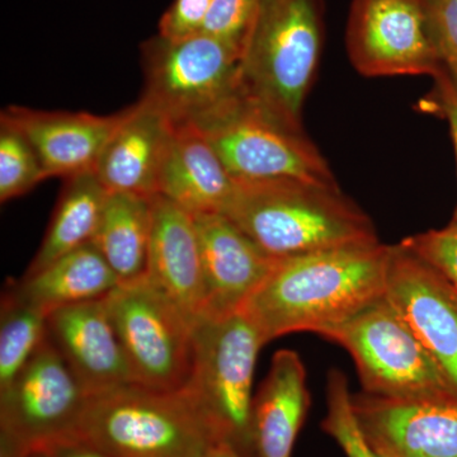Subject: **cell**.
<instances>
[{"label": "cell", "mask_w": 457, "mask_h": 457, "mask_svg": "<svg viewBox=\"0 0 457 457\" xmlns=\"http://www.w3.org/2000/svg\"><path fill=\"white\" fill-rule=\"evenodd\" d=\"M204 457H245L228 442H219Z\"/></svg>", "instance_id": "cell-33"}, {"label": "cell", "mask_w": 457, "mask_h": 457, "mask_svg": "<svg viewBox=\"0 0 457 457\" xmlns=\"http://www.w3.org/2000/svg\"><path fill=\"white\" fill-rule=\"evenodd\" d=\"M385 296L457 394V291L407 246L392 245Z\"/></svg>", "instance_id": "cell-12"}, {"label": "cell", "mask_w": 457, "mask_h": 457, "mask_svg": "<svg viewBox=\"0 0 457 457\" xmlns=\"http://www.w3.org/2000/svg\"><path fill=\"white\" fill-rule=\"evenodd\" d=\"M29 457H45V456L42 455V453H33Z\"/></svg>", "instance_id": "cell-34"}, {"label": "cell", "mask_w": 457, "mask_h": 457, "mask_svg": "<svg viewBox=\"0 0 457 457\" xmlns=\"http://www.w3.org/2000/svg\"><path fill=\"white\" fill-rule=\"evenodd\" d=\"M311 405L306 371L299 354H273L269 374L253 399L254 457H291Z\"/></svg>", "instance_id": "cell-20"}, {"label": "cell", "mask_w": 457, "mask_h": 457, "mask_svg": "<svg viewBox=\"0 0 457 457\" xmlns=\"http://www.w3.org/2000/svg\"><path fill=\"white\" fill-rule=\"evenodd\" d=\"M203 261V318L242 312L269 275L276 258L262 251L224 213L194 215Z\"/></svg>", "instance_id": "cell-14"}, {"label": "cell", "mask_w": 457, "mask_h": 457, "mask_svg": "<svg viewBox=\"0 0 457 457\" xmlns=\"http://www.w3.org/2000/svg\"><path fill=\"white\" fill-rule=\"evenodd\" d=\"M73 436L113 457H204L225 442L187 390L135 383L90 395Z\"/></svg>", "instance_id": "cell-3"}, {"label": "cell", "mask_w": 457, "mask_h": 457, "mask_svg": "<svg viewBox=\"0 0 457 457\" xmlns=\"http://www.w3.org/2000/svg\"><path fill=\"white\" fill-rule=\"evenodd\" d=\"M366 437L384 457H457V394L352 395Z\"/></svg>", "instance_id": "cell-13"}, {"label": "cell", "mask_w": 457, "mask_h": 457, "mask_svg": "<svg viewBox=\"0 0 457 457\" xmlns=\"http://www.w3.org/2000/svg\"><path fill=\"white\" fill-rule=\"evenodd\" d=\"M327 416L321 428L339 445L347 457H384L372 446L354 413L345 376L333 370L328 378Z\"/></svg>", "instance_id": "cell-26"}, {"label": "cell", "mask_w": 457, "mask_h": 457, "mask_svg": "<svg viewBox=\"0 0 457 457\" xmlns=\"http://www.w3.org/2000/svg\"><path fill=\"white\" fill-rule=\"evenodd\" d=\"M89 396L46 337L0 390V457H29L47 442L73 435Z\"/></svg>", "instance_id": "cell-10"}, {"label": "cell", "mask_w": 457, "mask_h": 457, "mask_svg": "<svg viewBox=\"0 0 457 457\" xmlns=\"http://www.w3.org/2000/svg\"><path fill=\"white\" fill-rule=\"evenodd\" d=\"M13 285L27 302L49 315L65 306L104 299L120 281L98 249L88 243Z\"/></svg>", "instance_id": "cell-21"}, {"label": "cell", "mask_w": 457, "mask_h": 457, "mask_svg": "<svg viewBox=\"0 0 457 457\" xmlns=\"http://www.w3.org/2000/svg\"><path fill=\"white\" fill-rule=\"evenodd\" d=\"M392 245L372 242L276 260L242 312L264 345L323 332L384 296Z\"/></svg>", "instance_id": "cell-1"}, {"label": "cell", "mask_w": 457, "mask_h": 457, "mask_svg": "<svg viewBox=\"0 0 457 457\" xmlns=\"http://www.w3.org/2000/svg\"><path fill=\"white\" fill-rule=\"evenodd\" d=\"M47 338L89 395L134 383L106 297L51 312Z\"/></svg>", "instance_id": "cell-15"}, {"label": "cell", "mask_w": 457, "mask_h": 457, "mask_svg": "<svg viewBox=\"0 0 457 457\" xmlns=\"http://www.w3.org/2000/svg\"><path fill=\"white\" fill-rule=\"evenodd\" d=\"M47 337V315L8 284L0 311V390L5 389Z\"/></svg>", "instance_id": "cell-24"}, {"label": "cell", "mask_w": 457, "mask_h": 457, "mask_svg": "<svg viewBox=\"0 0 457 457\" xmlns=\"http://www.w3.org/2000/svg\"><path fill=\"white\" fill-rule=\"evenodd\" d=\"M319 336L351 354L365 393L417 398L451 392L441 370L386 296Z\"/></svg>", "instance_id": "cell-7"}, {"label": "cell", "mask_w": 457, "mask_h": 457, "mask_svg": "<svg viewBox=\"0 0 457 457\" xmlns=\"http://www.w3.org/2000/svg\"><path fill=\"white\" fill-rule=\"evenodd\" d=\"M108 194L96 171L66 179L49 228L26 275H33L57 258L92 243Z\"/></svg>", "instance_id": "cell-23"}, {"label": "cell", "mask_w": 457, "mask_h": 457, "mask_svg": "<svg viewBox=\"0 0 457 457\" xmlns=\"http://www.w3.org/2000/svg\"><path fill=\"white\" fill-rule=\"evenodd\" d=\"M143 99L174 123L192 122L242 90L243 56L206 33L143 45Z\"/></svg>", "instance_id": "cell-9"}, {"label": "cell", "mask_w": 457, "mask_h": 457, "mask_svg": "<svg viewBox=\"0 0 457 457\" xmlns=\"http://www.w3.org/2000/svg\"><path fill=\"white\" fill-rule=\"evenodd\" d=\"M234 179H293L338 187L317 146L243 89L191 122Z\"/></svg>", "instance_id": "cell-6"}, {"label": "cell", "mask_w": 457, "mask_h": 457, "mask_svg": "<svg viewBox=\"0 0 457 457\" xmlns=\"http://www.w3.org/2000/svg\"><path fill=\"white\" fill-rule=\"evenodd\" d=\"M261 7L262 0H212L203 33L224 42L245 57Z\"/></svg>", "instance_id": "cell-27"}, {"label": "cell", "mask_w": 457, "mask_h": 457, "mask_svg": "<svg viewBox=\"0 0 457 457\" xmlns=\"http://www.w3.org/2000/svg\"><path fill=\"white\" fill-rule=\"evenodd\" d=\"M420 4L432 47L457 88V0H420Z\"/></svg>", "instance_id": "cell-28"}, {"label": "cell", "mask_w": 457, "mask_h": 457, "mask_svg": "<svg viewBox=\"0 0 457 457\" xmlns=\"http://www.w3.org/2000/svg\"><path fill=\"white\" fill-rule=\"evenodd\" d=\"M45 179L35 147L12 123L0 119V201L23 196Z\"/></svg>", "instance_id": "cell-25"}, {"label": "cell", "mask_w": 457, "mask_h": 457, "mask_svg": "<svg viewBox=\"0 0 457 457\" xmlns=\"http://www.w3.org/2000/svg\"><path fill=\"white\" fill-rule=\"evenodd\" d=\"M323 41V0H262L243 57V92L286 125L303 131V104Z\"/></svg>", "instance_id": "cell-4"}, {"label": "cell", "mask_w": 457, "mask_h": 457, "mask_svg": "<svg viewBox=\"0 0 457 457\" xmlns=\"http://www.w3.org/2000/svg\"><path fill=\"white\" fill-rule=\"evenodd\" d=\"M351 64L363 77L444 71L432 47L420 0H353L345 29Z\"/></svg>", "instance_id": "cell-11"}, {"label": "cell", "mask_w": 457, "mask_h": 457, "mask_svg": "<svg viewBox=\"0 0 457 457\" xmlns=\"http://www.w3.org/2000/svg\"><path fill=\"white\" fill-rule=\"evenodd\" d=\"M212 0H174L159 21L158 36L170 41L185 40L203 32Z\"/></svg>", "instance_id": "cell-30"}, {"label": "cell", "mask_w": 457, "mask_h": 457, "mask_svg": "<svg viewBox=\"0 0 457 457\" xmlns=\"http://www.w3.org/2000/svg\"><path fill=\"white\" fill-rule=\"evenodd\" d=\"M222 213L276 260L378 240L339 187L302 179H236Z\"/></svg>", "instance_id": "cell-2"}, {"label": "cell", "mask_w": 457, "mask_h": 457, "mask_svg": "<svg viewBox=\"0 0 457 457\" xmlns=\"http://www.w3.org/2000/svg\"><path fill=\"white\" fill-rule=\"evenodd\" d=\"M36 453H40L45 457H113L106 451L73 435L47 442Z\"/></svg>", "instance_id": "cell-32"}, {"label": "cell", "mask_w": 457, "mask_h": 457, "mask_svg": "<svg viewBox=\"0 0 457 457\" xmlns=\"http://www.w3.org/2000/svg\"><path fill=\"white\" fill-rule=\"evenodd\" d=\"M402 245L437 270L457 291V224L403 240Z\"/></svg>", "instance_id": "cell-29"}, {"label": "cell", "mask_w": 457, "mask_h": 457, "mask_svg": "<svg viewBox=\"0 0 457 457\" xmlns=\"http://www.w3.org/2000/svg\"><path fill=\"white\" fill-rule=\"evenodd\" d=\"M106 303L134 383L159 392L185 389L196 323L146 278L120 284Z\"/></svg>", "instance_id": "cell-8"}, {"label": "cell", "mask_w": 457, "mask_h": 457, "mask_svg": "<svg viewBox=\"0 0 457 457\" xmlns=\"http://www.w3.org/2000/svg\"><path fill=\"white\" fill-rule=\"evenodd\" d=\"M122 112L98 116L87 112H50L11 106L0 119L17 128L35 147L47 179L96 171Z\"/></svg>", "instance_id": "cell-16"}, {"label": "cell", "mask_w": 457, "mask_h": 457, "mask_svg": "<svg viewBox=\"0 0 457 457\" xmlns=\"http://www.w3.org/2000/svg\"><path fill=\"white\" fill-rule=\"evenodd\" d=\"M152 228V198L108 194L92 245L120 284L145 278Z\"/></svg>", "instance_id": "cell-22"}, {"label": "cell", "mask_w": 457, "mask_h": 457, "mask_svg": "<svg viewBox=\"0 0 457 457\" xmlns=\"http://www.w3.org/2000/svg\"><path fill=\"white\" fill-rule=\"evenodd\" d=\"M153 228L145 278L194 323L204 312L203 261L196 222L162 196L152 198Z\"/></svg>", "instance_id": "cell-18"}, {"label": "cell", "mask_w": 457, "mask_h": 457, "mask_svg": "<svg viewBox=\"0 0 457 457\" xmlns=\"http://www.w3.org/2000/svg\"><path fill=\"white\" fill-rule=\"evenodd\" d=\"M263 345L245 312L203 318L195 326L194 361L185 389L222 441L245 457H254L252 386Z\"/></svg>", "instance_id": "cell-5"}, {"label": "cell", "mask_w": 457, "mask_h": 457, "mask_svg": "<svg viewBox=\"0 0 457 457\" xmlns=\"http://www.w3.org/2000/svg\"><path fill=\"white\" fill-rule=\"evenodd\" d=\"M236 179L191 122L176 123L165 155L158 195L192 215L224 212Z\"/></svg>", "instance_id": "cell-19"}, {"label": "cell", "mask_w": 457, "mask_h": 457, "mask_svg": "<svg viewBox=\"0 0 457 457\" xmlns=\"http://www.w3.org/2000/svg\"><path fill=\"white\" fill-rule=\"evenodd\" d=\"M435 93H433L431 104L435 106V110L441 112L449 122L457 162V88L445 71L435 78ZM453 222L457 224V207Z\"/></svg>", "instance_id": "cell-31"}, {"label": "cell", "mask_w": 457, "mask_h": 457, "mask_svg": "<svg viewBox=\"0 0 457 457\" xmlns=\"http://www.w3.org/2000/svg\"><path fill=\"white\" fill-rule=\"evenodd\" d=\"M174 128L167 114L143 98L122 111L96 168L104 188L110 194L156 196Z\"/></svg>", "instance_id": "cell-17"}]
</instances>
